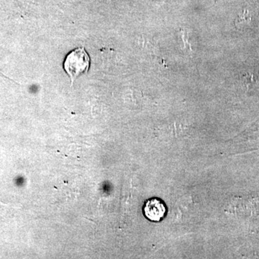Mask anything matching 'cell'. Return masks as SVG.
Here are the masks:
<instances>
[{
	"instance_id": "cell-1",
	"label": "cell",
	"mask_w": 259,
	"mask_h": 259,
	"mask_svg": "<svg viewBox=\"0 0 259 259\" xmlns=\"http://www.w3.org/2000/svg\"><path fill=\"white\" fill-rule=\"evenodd\" d=\"M90 66V58L84 48H77L66 56L64 68L69 75L71 83L82 74L88 72Z\"/></svg>"
},
{
	"instance_id": "cell-2",
	"label": "cell",
	"mask_w": 259,
	"mask_h": 259,
	"mask_svg": "<svg viewBox=\"0 0 259 259\" xmlns=\"http://www.w3.org/2000/svg\"><path fill=\"white\" fill-rule=\"evenodd\" d=\"M145 217L152 222H160L166 216V204L159 198H151L146 201L143 208Z\"/></svg>"
},
{
	"instance_id": "cell-3",
	"label": "cell",
	"mask_w": 259,
	"mask_h": 259,
	"mask_svg": "<svg viewBox=\"0 0 259 259\" xmlns=\"http://www.w3.org/2000/svg\"><path fill=\"white\" fill-rule=\"evenodd\" d=\"M181 35H182V40H183L185 49L186 50L188 51L189 52H192V44H191L190 38H189L188 34L186 33L185 30H182V33H181Z\"/></svg>"
}]
</instances>
